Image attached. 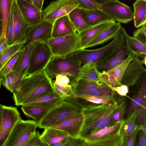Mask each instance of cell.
<instances>
[{
    "mask_svg": "<svg viewBox=\"0 0 146 146\" xmlns=\"http://www.w3.org/2000/svg\"><path fill=\"white\" fill-rule=\"evenodd\" d=\"M96 104L83 105V121L79 135L81 137L115 124L112 116L117 102L110 105Z\"/></svg>",
    "mask_w": 146,
    "mask_h": 146,
    "instance_id": "cell-1",
    "label": "cell"
},
{
    "mask_svg": "<svg viewBox=\"0 0 146 146\" xmlns=\"http://www.w3.org/2000/svg\"><path fill=\"white\" fill-rule=\"evenodd\" d=\"M52 81L44 70L23 77L19 90L13 93L15 105L21 106L29 100L54 91Z\"/></svg>",
    "mask_w": 146,
    "mask_h": 146,
    "instance_id": "cell-2",
    "label": "cell"
},
{
    "mask_svg": "<svg viewBox=\"0 0 146 146\" xmlns=\"http://www.w3.org/2000/svg\"><path fill=\"white\" fill-rule=\"evenodd\" d=\"M126 32L122 27L116 36L109 43L98 48L78 49L70 53L65 57L80 62L81 66L88 62L96 63L112 54L125 40Z\"/></svg>",
    "mask_w": 146,
    "mask_h": 146,
    "instance_id": "cell-3",
    "label": "cell"
},
{
    "mask_svg": "<svg viewBox=\"0 0 146 146\" xmlns=\"http://www.w3.org/2000/svg\"><path fill=\"white\" fill-rule=\"evenodd\" d=\"M77 97L65 98L51 109L38 123V127L45 129L56 122L82 112L83 104Z\"/></svg>",
    "mask_w": 146,
    "mask_h": 146,
    "instance_id": "cell-4",
    "label": "cell"
},
{
    "mask_svg": "<svg viewBox=\"0 0 146 146\" xmlns=\"http://www.w3.org/2000/svg\"><path fill=\"white\" fill-rule=\"evenodd\" d=\"M124 120L82 137L85 146H123L121 131Z\"/></svg>",
    "mask_w": 146,
    "mask_h": 146,
    "instance_id": "cell-5",
    "label": "cell"
},
{
    "mask_svg": "<svg viewBox=\"0 0 146 146\" xmlns=\"http://www.w3.org/2000/svg\"><path fill=\"white\" fill-rule=\"evenodd\" d=\"M81 67L79 62L65 57L53 56L44 70L52 80L58 75H68L74 84L79 78Z\"/></svg>",
    "mask_w": 146,
    "mask_h": 146,
    "instance_id": "cell-6",
    "label": "cell"
},
{
    "mask_svg": "<svg viewBox=\"0 0 146 146\" xmlns=\"http://www.w3.org/2000/svg\"><path fill=\"white\" fill-rule=\"evenodd\" d=\"M52 56L50 49L46 42H34L26 76L44 70Z\"/></svg>",
    "mask_w": 146,
    "mask_h": 146,
    "instance_id": "cell-7",
    "label": "cell"
},
{
    "mask_svg": "<svg viewBox=\"0 0 146 146\" xmlns=\"http://www.w3.org/2000/svg\"><path fill=\"white\" fill-rule=\"evenodd\" d=\"M139 81L140 83L139 91L131 99L125 112L127 116L136 111L138 114L136 123L139 126L143 125L146 127V73Z\"/></svg>",
    "mask_w": 146,
    "mask_h": 146,
    "instance_id": "cell-8",
    "label": "cell"
},
{
    "mask_svg": "<svg viewBox=\"0 0 146 146\" xmlns=\"http://www.w3.org/2000/svg\"><path fill=\"white\" fill-rule=\"evenodd\" d=\"M46 42L50 49L52 57H64L78 49V33L62 37L51 38Z\"/></svg>",
    "mask_w": 146,
    "mask_h": 146,
    "instance_id": "cell-9",
    "label": "cell"
},
{
    "mask_svg": "<svg viewBox=\"0 0 146 146\" xmlns=\"http://www.w3.org/2000/svg\"><path fill=\"white\" fill-rule=\"evenodd\" d=\"M37 123L34 120L21 119L16 123L4 146H18L36 131Z\"/></svg>",
    "mask_w": 146,
    "mask_h": 146,
    "instance_id": "cell-10",
    "label": "cell"
},
{
    "mask_svg": "<svg viewBox=\"0 0 146 146\" xmlns=\"http://www.w3.org/2000/svg\"><path fill=\"white\" fill-rule=\"evenodd\" d=\"M79 7L75 0H55L42 11V20L52 23L60 17L68 14L73 9Z\"/></svg>",
    "mask_w": 146,
    "mask_h": 146,
    "instance_id": "cell-11",
    "label": "cell"
},
{
    "mask_svg": "<svg viewBox=\"0 0 146 146\" xmlns=\"http://www.w3.org/2000/svg\"><path fill=\"white\" fill-rule=\"evenodd\" d=\"M101 9L115 22L127 23L133 19L131 8L118 0H111L101 5Z\"/></svg>",
    "mask_w": 146,
    "mask_h": 146,
    "instance_id": "cell-12",
    "label": "cell"
},
{
    "mask_svg": "<svg viewBox=\"0 0 146 146\" xmlns=\"http://www.w3.org/2000/svg\"><path fill=\"white\" fill-rule=\"evenodd\" d=\"M3 113L0 129V146H4L13 127L21 119L17 108L3 105Z\"/></svg>",
    "mask_w": 146,
    "mask_h": 146,
    "instance_id": "cell-13",
    "label": "cell"
},
{
    "mask_svg": "<svg viewBox=\"0 0 146 146\" xmlns=\"http://www.w3.org/2000/svg\"><path fill=\"white\" fill-rule=\"evenodd\" d=\"M53 23L42 20L38 23L30 25L23 48L36 41L46 42L51 38Z\"/></svg>",
    "mask_w": 146,
    "mask_h": 146,
    "instance_id": "cell-14",
    "label": "cell"
},
{
    "mask_svg": "<svg viewBox=\"0 0 146 146\" xmlns=\"http://www.w3.org/2000/svg\"><path fill=\"white\" fill-rule=\"evenodd\" d=\"M132 54L133 58L125 70L121 82L122 84L128 87L136 84L143 75L146 73L142 60L139 57Z\"/></svg>",
    "mask_w": 146,
    "mask_h": 146,
    "instance_id": "cell-15",
    "label": "cell"
},
{
    "mask_svg": "<svg viewBox=\"0 0 146 146\" xmlns=\"http://www.w3.org/2000/svg\"><path fill=\"white\" fill-rule=\"evenodd\" d=\"M129 53L125 40L113 54L96 64L97 69L101 73L106 72L121 64L127 58Z\"/></svg>",
    "mask_w": 146,
    "mask_h": 146,
    "instance_id": "cell-16",
    "label": "cell"
},
{
    "mask_svg": "<svg viewBox=\"0 0 146 146\" xmlns=\"http://www.w3.org/2000/svg\"><path fill=\"white\" fill-rule=\"evenodd\" d=\"M83 121L82 112L60 121L50 127L58 129L66 132L69 136L79 137Z\"/></svg>",
    "mask_w": 146,
    "mask_h": 146,
    "instance_id": "cell-17",
    "label": "cell"
},
{
    "mask_svg": "<svg viewBox=\"0 0 146 146\" xmlns=\"http://www.w3.org/2000/svg\"><path fill=\"white\" fill-rule=\"evenodd\" d=\"M115 22L113 19H111L92 26L78 33V49H84L88 44L96 38L101 33Z\"/></svg>",
    "mask_w": 146,
    "mask_h": 146,
    "instance_id": "cell-18",
    "label": "cell"
},
{
    "mask_svg": "<svg viewBox=\"0 0 146 146\" xmlns=\"http://www.w3.org/2000/svg\"><path fill=\"white\" fill-rule=\"evenodd\" d=\"M132 58V54L130 53L127 58L121 64L106 72L101 73L102 81L110 87L121 85L125 70Z\"/></svg>",
    "mask_w": 146,
    "mask_h": 146,
    "instance_id": "cell-19",
    "label": "cell"
},
{
    "mask_svg": "<svg viewBox=\"0 0 146 146\" xmlns=\"http://www.w3.org/2000/svg\"><path fill=\"white\" fill-rule=\"evenodd\" d=\"M13 8L15 29L14 43L22 42L27 38L30 25L24 19L16 1L14 0Z\"/></svg>",
    "mask_w": 146,
    "mask_h": 146,
    "instance_id": "cell-20",
    "label": "cell"
},
{
    "mask_svg": "<svg viewBox=\"0 0 146 146\" xmlns=\"http://www.w3.org/2000/svg\"><path fill=\"white\" fill-rule=\"evenodd\" d=\"M16 1L24 19L30 25L37 24L42 20V11L32 3L23 0Z\"/></svg>",
    "mask_w": 146,
    "mask_h": 146,
    "instance_id": "cell-21",
    "label": "cell"
},
{
    "mask_svg": "<svg viewBox=\"0 0 146 146\" xmlns=\"http://www.w3.org/2000/svg\"><path fill=\"white\" fill-rule=\"evenodd\" d=\"M77 33L68 15L57 19L53 23L51 38H55Z\"/></svg>",
    "mask_w": 146,
    "mask_h": 146,
    "instance_id": "cell-22",
    "label": "cell"
},
{
    "mask_svg": "<svg viewBox=\"0 0 146 146\" xmlns=\"http://www.w3.org/2000/svg\"><path fill=\"white\" fill-rule=\"evenodd\" d=\"M62 101L55 104L48 106L23 104L22 105L21 109L27 117L32 119L38 123L51 109L58 105Z\"/></svg>",
    "mask_w": 146,
    "mask_h": 146,
    "instance_id": "cell-23",
    "label": "cell"
},
{
    "mask_svg": "<svg viewBox=\"0 0 146 146\" xmlns=\"http://www.w3.org/2000/svg\"><path fill=\"white\" fill-rule=\"evenodd\" d=\"M34 45L33 43L23 48V50L13 68V71L23 77L26 75Z\"/></svg>",
    "mask_w": 146,
    "mask_h": 146,
    "instance_id": "cell-24",
    "label": "cell"
},
{
    "mask_svg": "<svg viewBox=\"0 0 146 146\" xmlns=\"http://www.w3.org/2000/svg\"><path fill=\"white\" fill-rule=\"evenodd\" d=\"M121 27L120 23L116 22L88 44L84 49L101 44L111 39H113L117 35Z\"/></svg>",
    "mask_w": 146,
    "mask_h": 146,
    "instance_id": "cell-25",
    "label": "cell"
},
{
    "mask_svg": "<svg viewBox=\"0 0 146 146\" xmlns=\"http://www.w3.org/2000/svg\"><path fill=\"white\" fill-rule=\"evenodd\" d=\"M40 135L42 142L47 146H52L54 144L59 142L69 136L67 134L61 130L50 127L44 129Z\"/></svg>",
    "mask_w": 146,
    "mask_h": 146,
    "instance_id": "cell-26",
    "label": "cell"
},
{
    "mask_svg": "<svg viewBox=\"0 0 146 146\" xmlns=\"http://www.w3.org/2000/svg\"><path fill=\"white\" fill-rule=\"evenodd\" d=\"M82 9L84 21L86 23L91 26L112 19L101 9Z\"/></svg>",
    "mask_w": 146,
    "mask_h": 146,
    "instance_id": "cell-27",
    "label": "cell"
},
{
    "mask_svg": "<svg viewBox=\"0 0 146 146\" xmlns=\"http://www.w3.org/2000/svg\"><path fill=\"white\" fill-rule=\"evenodd\" d=\"M64 99L54 91L29 100L23 102L22 105L23 104L51 105L59 103Z\"/></svg>",
    "mask_w": 146,
    "mask_h": 146,
    "instance_id": "cell-28",
    "label": "cell"
},
{
    "mask_svg": "<svg viewBox=\"0 0 146 146\" xmlns=\"http://www.w3.org/2000/svg\"><path fill=\"white\" fill-rule=\"evenodd\" d=\"M133 7L134 26L138 28L146 23V0H136Z\"/></svg>",
    "mask_w": 146,
    "mask_h": 146,
    "instance_id": "cell-29",
    "label": "cell"
},
{
    "mask_svg": "<svg viewBox=\"0 0 146 146\" xmlns=\"http://www.w3.org/2000/svg\"><path fill=\"white\" fill-rule=\"evenodd\" d=\"M101 74L97 69L96 63L89 62L81 66L79 78L96 82L102 81Z\"/></svg>",
    "mask_w": 146,
    "mask_h": 146,
    "instance_id": "cell-30",
    "label": "cell"
},
{
    "mask_svg": "<svg viewBox=\"0 0 146 146\" xmlns=\"http://www.w3.org/2000/svg\"><path fill=\"white\" fill-rule=\"evenodd\" d=\"M106 85H107L102 81L96 82L80 78L72 86V87L74 92H89Z\"/></svg>",
    "mask_w": 146,
    "mask_h": 146,
    "instance_id": "cell-31",
    "label": "cell"
},
{
    "mask_svg": "<svg viewBox=\"0 0 146 146\" xmlns=\"http://www.w3.org/2000/svg\"><path fill=\"white\" fill-rule=\"evenodd\" d=\"M68 15L78 33L91 26L84 21L82 8L78 7L75 8L68 14Z\"/></svg>",
    "mask_w": 146,
    "mask_h": 146,
    "instance_id": "cell-32",
    "label": "cell"
},
{
    "mask_svg": "<svg viewBox=\"0 0 146 146\" xmlns=\"http://www.w3.org/2000/svg\"><path fill=\"white\" fill-rule=\"evenodd\" d=\"M2 85L13 93L19 89L23 78L13 71L2 77Z\"/></svg>",
    "mask_w": 146,
    "mask_h": 146,
    "instance_id": "cell-33",
    "label": "cell"
},
{
    "mask_svg": "<svg viewBox=\"0 0 146 146\" xmlns=\"http://www.w3.org/2000/svg\"><path fill=\"white\" fill-rule=\"evenodd\" d=\"M126 47L130 53L138 57L146 55V46L126 33L125 36Z\"/></svg>",
    "mask_w": 146,
    "mask_h": 146,
    "instance_id": "cell-34",
    "label": "cell"
},
{
    "mask_svg": "<svg viewBox=\"0 0 146 146\" xmlns=\"http://www.w3.org/2000/svg\"><path fill=\"white\" fill-rule=\"evenodd\" d=\"M137 115V112L134 111L125 119L121 131L123 146L129 136L139 126L136 123Z\"/></svg>",
    "mask_w": 146,
    "mask_h": 146,
    "instance_id": "cell-35",
    "label": "cell"
},
{
    "mask_svg": "<svg viewBox=\"0 0 146 146\" xmlns=\"http://www.w3.org/2000/svg\"><path fill=\"white\" fill-rule=\"evenodd\" d=\"M24 41L10 45L5 51L0 56V70L16 53L22 49Z\"/></svg>",
    "mask_w": 146,
    "mask_h": 146,
    "instance_id": "cell-36",
    "label": "cell"
},
{
    "mask_svg": "<svg viewBox=\"0 0 146 146\" xmlns=\"http://www.w3.org/2000/svg\"><path fill=\"white\" fill-rule=\"evenodd\" d=\"M115 91L108 85L97 88L89 92H74L75 96L78 97L83 96H113Z\"/></svg>",
    "mask_w": 146,
    "mask_h": 146,
    "instance_id": "cell-37",
    "label": "cell"
},
{
    "mask_svg": "<svg viewBox=\"0 0 146 146\" xmlns=\"http://www.w3.org/2000/svg\"><path fill=\"white\" fill-rule=\"evenodd\" d=\"M77 98L96 104L110 105L116 102L114 100L113 96H83Z\"/></svg>",
    "mask_w": 146,
    "mask_h": 146,
    "instance_id": "cell-38",
    "label": "cell"
},
{
    "mask_svg": "<svg viewBox=\"0 0 146 146\" xmlns=\"http://www.w3.org/2000/svg\"><path fill=\"white\" fill-rule=\"evenodd\" d=\"M126 103L123 99L117 102L116 109L112 116V120L114 123L125 119L124 115L125 113Z\"/></svg>",
    "mask_w": 146,
    "mask_h": 146,
    "instance_id": "cell-39",
    "label": "cell"
},
{
    "mask_svg": "<svg viewBox=\"0 0 146 146\" xmlns=\"http://www.w3.org/2000/svg\"><path fill=\"white\" fill-rule=\"evenodd\" d=\"M52 82L55 91L64 99L65 98L76 97L71 85L66 86H62L56 84L52 80Z\"/></svg>",
    "mask_w": 146,
    "mask_h": 146,
    "instance_id": "cell-40",
    "label": "cell"
},
{
    "mask_svg": "<svg viewBox=\"0 0 146 146\" xmlns=\"http://www.w3.org/2000/svg\"><path fill=\"white\" fill-rule=\"evenodd\" d=\"M5 37L9 46L14 43L15 29L13 7L6 29Z\"/></svg>",
    "mask_w": 146,
    "mask_h": 146,
    "instance_id": "cell-41",
    "label": "cell"
},
{
    "mask_svg": "<svg viewBox=\"0 0 146 146\" xmlns=\"http://www.w3.org/2000/svg\"><path fill=\"white\" fill-rule=\"evenodd\" d=\"M23 50V48L18 51L0 70V75L1 77L12 71L15 62Z\"/></svg>",
    "mask_w": 146,
    "mask_h": 146,
    "instance_id": "cell-42",
    "label": "cell"
},
{
    "mask_svg": "<svg viewBox=\"0 0 146 146\" xmlns=\"http://www.w3.org/2000/svg\"><path fill=\"white\" fill-rule=\"evenodd\" d=\"M133 37L146 46V23L133 32Z\"/></svg>",
    "mask_w": 146,
    "mask_h": 146,
    "instance_id": "cell-43",
    "label": "cell"
},
{
    "mask_svg": "<svg viewBox=\"0 0 146 146\" xmlns=\"http://www.w3.org/2000/svg\"><path fill=\"white\" fill-rule=\"evenodd\" d=\"M78 4L80 7L87 9H98L101 10V5L94 0H75Z\"/></svg>",
    "mask_w": 146,
    "mask_h": 146,
    "instance_id": "cell-44",
    "label": "cell"
},
{
    "mask_svg": "<svg viewBox=\"0 0 146 146\" xmlns=\"http://www.w3.org/2000/svg\"><path fill=\"white\" fill-rule=\"evenodd\" d=\"M55 81L53 80L56 84L62 86H66L72 85L71 79L66 74H59L55 77Z\"/></svg>",
    "mask_w": 146,
    "mask_h": 146,
    "instance_id": "cell-45",
    "label": "cell"
},
{
    "mask_svg": "<svg viewBox=\"0 0 146 146\" xmlns=\"http://www.w3.org/2000/svg\"><path fill=\"white\" fill-rule=\"evenodd\" d=\"M40 134L38 131H36L28 143L27 146H47L43 143L40 138Z\"/></svg>",
    "mask_w": 146,
    "mask_h": 146,
    "instance_id": "cell-46",
    "label": "cell"
},
{
    "mask_svg": "<svg viewBox=\"0 0 146 146\" xmlns=\"http://www.w3.org/2000/svg\"><path fill=\"white\" fill-rule=\"evenodd\" d=\"M85 146L83 139L80 137H72L68 136L67 142L65 146Z\"/></svg>",
    "mask_w": 146,
    "mask_h": 146,
    "instance_id": "cell-47",
    "label": "cell"
},
{
    "mask_svg": "<svg viewBox=\"0 0 146 146\" xmlns=\"http://www.w3.org/2000/svg\"><path fill=\"white\" fill-rule=\"evenodd\" d=\"M110 87L114 91L116 92L121 96H126L129 91V87L124 84H121L118 86Z\"/></svg>",
    "mask_w": 146,
    "mask_h": 146,
    "instance_id": "cell-48",
    "label": "cell"
},
{
    "mask_svg": "<svg viewBox=\"0 0 146 146\" xmlns=\"http://www.w3.org/2000/svg\"><path fill=\"white\" fill-rule=\"evenodd\" d=\"M139 130V127L138 126L133 132L129 136L124 143L123 146H134L137 135Z\"/></svg>",
    "mask_w": 146,
    "mask_h": 146,
    "instance_id": "cell-49",
    "label": "cell"
},
{
    "mask_svg": "<svg viewBox=\"0 0 146 146\" xmlns=\"http://www.w3.org/2000/svg\"><path fill=\"white\" fill-rule=\"evenodd\" d=\"M6 37H1L0 38V56L9 47Z\"/></svg>",
    "mask_w": 146,
    "mask_h": 146,
    "instance_id": "cell-50",
    "label": "cell"
},
{
    "mask_svg": "<svg viewBox=\"0 0 146 146\" xmlns=\"http://www.w3.org/2000/svg\"><path fill=\"white\" fill-rule=\"evenodd\" d=\"M146 135L144 134L142 131H141L139 140L136 146H146Z\"/></svg>",
    "mask_w": 146,
    "mask_h": 146,
    "instance_id": "cell-51",
    "label": "cell"
},
{
    "mask_svg": "<svg viewBox=\"0 0 146 146\" xmlns=\"http://www.w3.org/2000/svg\"><path fill=\"white\" fill-rule=\"evenodd\" d=\"M32 3L39 10L42 11L44 0H31Z\"/></svg>",
    "mask_w": 146,
    "mask_h": 146,
    "instance_id": "cell-52",
    "label": "cell"
},
{
    "mask_svg": "<svg viewBox=\"0 0 146 146\" xmlns=\"http://www.w3.org/2000/svg\"><path fill=\"white\" fill-rule=\"evenodd\" d=\"M68 138L53 144L52 146H65L67 142Z\"/></svg>",
    "mask_w": 146,
    "mask_h": 146,
    "instance_id": "cell-53",
    "label": "cell"
},
{
    "mask_svg": "<svg viewBox=\"0 0 146 146\" xmlns=\"http://www.w3.org/2000/svg\"><path fill=\"white\" fill-rule=\"evenodd\" d=\"M3 113V105L0 103V129L1 125Z\"/></svg>",
    "mask_w": 146,
    "mask_h": 146,
    "instance_id": "cell-54",
    "label": "cell"
},
{
    "mask_svg": "<svg viewBox=\"0 0 146 146\" xmlns=\"http://www.w3.org/2000/svg\"><path fill=\"white\" fill-rule=\"evenodd\" d=\"M98 4L101 5L102 4L111 0H94Z\"/></svg>",
    "mask_w": 146,
    "mask_h": 146,
    "instance_id": "cell-55",
    "label": "cell"
},
{
    "mask_svg": "<svg viewBox=\"0 0 146 146\" xmlns=\"http://www.w3.org/2000/svg\"><path fill=\"white\" fill-rule=\"evenodd\" d=\"M140 130H141L146 135V127L142 125L139 126Z\"/></svg>",
    "mask_w": 146,
    "mask_h": 146,
    "instance_id": "cell-56",
    "label": "cell"
},
{
    "mask_svg": "<svg viewBox=\"0 0 146 146\" xmlns=\"http://www.w3.org/2000/svg\"><path fill=\"white\" fill-rule=\"evenodd\" d=\"M2 21H0V38L1 37L2 31Z\"/></svg>",
    "mask_w": 146,
    "mask_h": 146,
    "instance_id": "cell-57",
    "label": "cell"
},
{
    "mask_svg": "<svg viewBox=\"0 0 146 146\" xmlns=\"http://www.w3.org/2000/svg\"><path fill=\"white\" fill-rule=\"evenodd\" d=\"M146 56H144V57H143V59L142 60L143 64H144L145 65H146Z\"/></svg>",
    "mask_w": 146,
    "mask_h": 146,
    "instance_id": "cell-58",
    "label": "cell"
},
{
    "mask_svg": "<svg viewBox=\"0 0 146 146\" xmlns=\"http://www.w3.org/2000/svg\"><path fill=\"white\" fill-rule=\"evenodd\" d=\"M2 77L0 75V88L2 85Z\"/></svg>",
    "mask_w": 146,
    "mask_h": 146,
    "instance_id": "cell-59",
    "label": "cell"
},
{
    "mask_svg": "<svg viewBox=\"0 0 146 146\" xmlns=\"http://www.w3.org/2000/svg\"><path fill=\"white\" fill-rule=\"evenodd\" d=\"M14 0L16 1H17L18 0ZM24 0V1H28V2H29L31 3H32L31 0Z\"/></svg>",
    "mask_w": 146,
    "mask_h": 146,
    "instance_id": "cell-60",
    "label": "cell"
}]
</instances>
